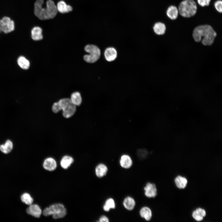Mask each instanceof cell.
I'll list each match as a JSON object with an SVG mask.
<instances>
[{"label":"cell","mask_w":222,"mask_h":222,"mask_svg":"<svg viewBox=\"0 0 222 222\" xmlns=\"http://www.w3.org/2000/svg\"><path fill=\"white\" fill-rule=\"evenodd\" d=\"M217 34L213 28L208 25H199L194 29L192 36L197 42L201 41L204 46H210L214 43Z\"/></svg>","instance_id":"obj_1"},{"label":"cell","mask_w":222,"mask_h":222,"mask_svg":"<svg viewBox=\"0 0 222 222\" xmlns=\"http://www.w3.org/2000/svg\"><path fill=\"white\" fill-rule=\"evenodd\" d=\"M44 0H36L34 4V14L39 19L47 20L54 18L56 15L58 11L56 6L52 0H48L46 2V7L43 8Z\"/></svg>","instance_id":"obj_2"},{"label":"cell","mask_w":222,"mask_h":222,"mask_svg":"<svg viewBox=\"0 0 222 222\" xmlns=\"http://www.w3.org/2000/svg\"><path fill=\"white\" fill-rule=\"evenodd\" d=\"M178 9L181 16L190 18L194 16L196 13L197 5L193 0H184L180 3Z\"/></svg>","instance_id":"obj_3"},{"label":"cell","mask_w":222,"mask_h":222,"mask_svg":"<svg viewBox=\"0 0 222 222\" xmlns=\"http://www.w3.org/2000/svg\"><path fill=\"white\" fill-rule=\"evenodd\" d=\"M66 214L67 211L64 206L60 203L52 204L46 208L43 211V214L44 216L52 215L54 219L63 218Z\"/></svg>","instance_id":"obj_4"},{"label":"cell","mask_w":222,"mask_h":222,"mask_svg":"<svg viewBox=\"0 0 222 222\" xmlns=\"http://www.w3.org/2000/svg\"><path fill=\"white\" fill-rule=\"evenodd\" d=\"M85 51L88 54L84 56V60L88 63L96 62L100 58L101 52L100 49L96 45L88 44L84 47Z\"/></svg>","instance_id":"obj_5"},{"label":"cell","mask_w":222,"mask_h":222,"mask_svg":"<svg viewBox=\"0 0 222 222\" xmlns=\"http://www.w3.org/2000/svg\"><path fill=\"white\" fill-rule=\"evenodd\" d=\"M14 21L7 17H4L0 20V31L5 33H10L14 29Z\"/></svg>","instance_id":"obj_6"},{"label":"cell","mask_w":222,"mask_h":222,"mask_svg":"<svg viewBox=\"0 0 222 222\" xmlns=\"http://www.w3.org/2000/svg\"><path fill=\"white\" fill-rule=\"evenodd\" d=\"M145 195L148 198H153L157 195V189L155 184L147 182L143 188Z\"/></svg>","instance_id":"obj_7"},{"label":"cell","mask_w":222,"mask_h":222,"mask_svg":"<svg viewBox=\"0 0 222 222\" xmlns=\"http://www.w3.org/2000/svg\"><path fill=\"white\" fill-rule=\"evenodd\" d=\"M76 110V106L71 102L66 105L62 108L63 115L65 118H69L74 114Z\"/></svg>","instance_id":"obj_8"},{"label":"cell","mask_w":222,"mask_h":222,"mask_svg":"<svg viewBox=\"0 0 222 222\" xmlns=\"http://www.w3.org/2000/svg\"><path fill=\"white\" fill-rule=\"evenodd\" d=\"M133 161L130 156L127 154L122 155L119 160V164L122 168L128 169L132 166Z\"/></svg>","instance_id":"obj_9"},{"label":"cell","mask_w":222,"mask_h":222,"mask_svg":"<svg viewBox=\"0 0 222 222\" xmlns=\"http://www.w3.org/2000/svg\"><path fill=\"white\" fill-rule=\"evenodd\" d=\"M26 211L27 214L36 218H39L42 212L39 206L36 204H31L27 209Z\"/></svg>","instance_id":"obj_10"},{"label":"cell","mask_w":222,"mask_h":222,"mask_svg":"<svg viewBox=\"0 0 222 222\" xmlns=\"http://www.w3.org/2000/svg\"><path fill=\"white\" fill-rule=\"evenodd\" d=\"M108 171L107 166L105 164L101 163L97 165L95 169L96 175L99 178H103L107 175Z\"/></svg>","instance_id":"obj_11"},{"label":"cell","mask_w":222,"mask_h":222,"mask_svg":"<svg viewBox=\"0 0 222 222\" xmlns=\"http://www.w3.org/2000/svg\"><path fill=\"white\" fill-rule=\"evenodd\" d=\"M123 205L124 208L129 211L133 210L135 208L136 203L134 199L131 196L126 197L124 199Z\"/></svg>","instance_id":"obj_12"},{"label":"cell","mask_w":222,"mask_h":222,"mask_svg":"<svg viewBox=\"0 0 222 222\" xmlns=\"http://www.w3.org/2000/svg\"><path fill=\"white\" fill-rule=\"evenodd\" d=\"M117 55V51L113 47L107 48L104 52L105 58L106 60L109 62L114 61L116 58Z\"/></svg>","instance_id":"obj_13"},{"label":"cell","mask_w":222,"mask_h":222,"mask_svg":"<svg viewBox=\"0 0 222 222\" xmlns=\"http://www.w3.org/2000/svg\"><path fill=\"white\" fill-rule=\"evenodd\" d=\"M43 168L46 170L52 171L56 168L57 164L55 160L52 158H46L44 161L43 164Z\"/></svg>","instance_id":"obj_14"},{"label":"cell","mask_w":222,"mask_h":222,"mask_svg":"<svg viewBox=\"0 0 222 222\" xmlns=\"http://www.w3.org/2000/svg\"><path fill=\"white\" fill-rule=\"evenodd\" d=\"M141 217L147 221L150 220L152 217V212L150 208L147 206H143L141 208L139 212Z\"/></svg>","instance_id":"obj_15"},{"label":"cell","mask_w":222,"mask_h":222,"mask_svg":"<svg viewBox=\"0 0 222 222\" xmlns=\"http://www.w3.org/2000/svg\"><path fill=\"white\" fill-rule=\"evenodd\" d=\"M56 7L57 11L63 14L69 12L72 10V8L71 6L67 4L64 1L62 0L58 2Z\"/></svg>","instance_id":"obj_16"},{"label":"cell","mask_w":222,"mask_h":222,"mask_svg":"<svg viewBox=\"0 0 222 222\" xmlns=\"http://www.w3.org/2000/svg\"><path fill=\"white\" fill-rule=\"evenodd\" d=\"M31 37L35 41H39L43 38L42 30L39 27H35L31 30Z\"/></svg>","instance_id":"obj_17"},{"label":"cell","mask_w":222,"mask_h":222,"mask_svg":"<svg viewBox=\"0 0 222 222\" xmlns=\"http://www.w3.org/2000/svg\"><path fill=\"white\" fill-rule=\"evenodd\" d=\"M206 215V212L205 210L200 208L196 209L192 213L193 218L198 221H202Z\"/></svg>","instance_id":"obj_18"},{"label":"cell","mask_w":222,"mask_h":222,"mask_svg":"<svg viewBox=\"0 0 222 222\" xmlns=\"http://www.w3.org/2000/svg\"><path fill=\"white\" fill-rule=\"evenodd\" d=\"M179 13L178 8L176 6L173 5L169 6L166 11L167 16L173 20H175L177 18Z\"/></svg>","instance_id":"obj_19"},{"label":"cell","mask_w":222,"mask_h":222,"mask_svg":"<svg viewBox=\"0 0 222 222\" xmlns=\"http://www.w3.org/2000/svg\"><path fill=\"white\" fill-rule=\"evenodd\" d=\"M116 204L114 200L112 198H109L105 201L103 206V210L106 212H109L110 210L115 209Z\"/></svg>","instance_id":"obj_20"},{"label":"cell","mask_w":222,"mask_h":222,"mask_svg":"<svg viewBox=\"0 0 222 222\" xmlns=\"http://www.w3.org/2000/svg\"><path fill=\"white\" fill-rule=\"evenodd\" d=\"M153 30L157 35L164 34L166 31V26L163 23L159 22L156 23L153 27Z\"/></svg>","instance_id":"obj_21"},{"label":"cell","mask_w":222,"mask_h":222,"mask_svg":"<svg viewBox=\"0 0 222 222\" xmlns=\"http://www.w3.org/2000/svg\"><path fill=\"white\" fill-rule=\"evenodd\" d=\"M175 182L177 187L180 189H183L185 188L186 187L187 180L186 178L178 175L175 178Z\"/></svg>","instance_id":"obj_22"},{"label":"cell","mask_w":222,"mask_h":222,"mask_svg":"<svg viewBox=\"0 0 222 222\" xmlns=\"http://www.w3.org/2000/svg\"><path fill=\"white\" fill-rule=\"evenodd\" d=\"M13 143L10 140H7L4 144L0 145V150L5 154H7L12 150Z\"/></svg>","instance_id":"obj_23"},{"label":"cell","mask_w":222,"mask_h":222,"mask_svg":"<svg viewBox=\"0 0 222 222\" xmlns=\"http://www.w3.org/2000/svg\"><path fill=\"white\" fill-rule=\"evenodd\" d=\"M73 158L69 156H64L61 160L60 164L61 166L64 169L68 168L73 162Z\"/></svg>","instance_id":"obj_24"},{"label":"cell","mask_w":222,"mask_h":222,"mask_svg":"<svg viewBox=\"0 0 222 222\" xmlns=\"http://www.w3.org/2000/svg\"><path fill=\"white\" fill-rule=\"evenodd\" d=\"M70 99L72 103L76 106L80 105L81 103V97L80 93L78 92L72 93Z\"/></svg>","instance_id":"obj_25"},{"label":"cell","mask_w":222,"mask_h":222,"mask_svg":"<svg viewBox=\"0 0 222 222\" xmlns=\"http://www.w3.org/2000/svg\"><path fill=\"white\" fill-rule=\"evenodd\" d=\"M17 63L19 66L23 69H27L30 66L29 61L25 57L19 56L17 60Z\"/></svg>","instance_id":"obj_26"},{"label":"cell","mask_w":222,"mask_h":222,"mask_svg":"<svg viewBox=\"0 0 222 222\" xmlns=\"http://www.w3.org/2000/svg\"><path fill=\"white\" fill-rule=\"evenodd\" d=\"M21 199L23 203L29 205L32 204L33 201V198L30 195L27 193H24L21 195Z\"/></svg>","instance_id":"obj_27"},{"label":"cell","mask_w":222,"mask_h":222,"mask_svg":"<svg viewBox=\"0 0 222 222\" xmlns=\"http://www.w3.org/2000/svg\"><path fill=\"white\" fill-rule=\"evenodd\" d=\"M214 6L217 11L219 12H222V1L221 0L216 1L214 3Z\"/></svg>","instance_id":"obj_28"},{"label":"cell","mask_w":222,"mask_h":222,"mask_svg":"<svg viewBox=\"0 0 222 222\" xmlns=\"http://www.w3.org/2000/svg\"><path fill=\"white\" fill-rule=\"evenodd\" d=\"M52 111L55 113H57L61 110V107L59 103L56 102L54 103L52 105Z\"/></svg>","instance_id":"obj_29"},{"label":"cell","mask_w":222,"mask_h":222,"mask_svg":"<svg viewBox=\"0 0 222 222\" xmlns=\"http://www.w3.org/2000/svg\"><path fill=\"white\" fill-rule=\"evenodd\" d=\"M211 0H197L198 4L202 7L208 6Z\"/></svg>","instance_id":"obj_30"},{"label":"cell","mask_w":222,"mask_h":222,"mask_svg":"<svg viewBox=\"0 0 222 222\" xmlns=\"http://www.w3.org/2000/svg\"><path fill=\"white\" fill-rule=\"evenodd\" d=\"M100 222H109V218L105 215H102L99 218L98 221Z\"/></svg>","instance_id":"obj_31"},{"label":"cell","mask_w":222,"mask_h":222,"mask_svg":"<svg viewBox=\"0 0 222 222\" xmlns=\"http://www.w3.org/2000/svg\"><path fill=\"white\" fill-rule=\"evenodd\" d=\"M1 32V31H0V33Z\"/></svg>","instance_id":"obj_32"}]
</instances>
